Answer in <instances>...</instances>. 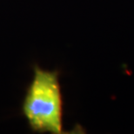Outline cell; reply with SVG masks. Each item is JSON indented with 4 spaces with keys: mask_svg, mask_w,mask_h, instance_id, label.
Segmentation results:
<instances>
[{
    "mask_svg": "<svg viewBox=\"0 0 134 134\" xmlns=\"http://www.w3.org/2000/svg\"><path fill=\"white\" fill-rule=\"evenodd\" d=\"M24 112L33 129L55 134L62 132V98L55 72L36 69Z\"/></svg>",
    "mask_w": 134,
    "mask_h": 134,
    "instance_id": "obj_1",
    "label": "cell"
}]
</instances>
